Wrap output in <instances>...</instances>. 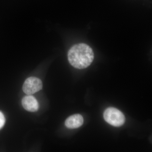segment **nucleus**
I'll return each instance as SVG.
<instances>
[{
  "label": "nucleus",
  "instance_id": "nucleus-2",
  "mask_svg": "<svg viewBox=\"0 0 152 152\" xmlns=\"http://www.w3.org/2000/svg\"><path fill=\"white\" fill-rule=\"evenodd\" d=\"M104 118L107 122L115 127L122 126L126 120L123 113L118 109L113 107L106 109L104 112Z\"/></svg>",
  "mask_w": 152,
  "mask_h": 152
},
{
  "label": "nucleus",
  "instance_id": "nucleus-3",
  "mask_svg": "<svg viewBox=\"0 0 152 152\" xmlns=\"http://www.w3.org/2000/svg\"><path fill=\"white\" fill-rule=\"evenodd\" d=\"M42 88V83L39 79L30 77L25 81L23 85L24 92L28 95H31L40 91Z\"/></svg>",
  "mask_w": 152,
  "mask_h": 152
},
{
  "label": "nucleus",
  "instance_id": "nucleus-5",
  "mask_svg": "<svg viewBox=\"0 0 152 152\" xmlns=\"http://www.w3.org/2000/svg\"><path fill=\"white\" fill-rule=\"evenodd\" d=\"M83 122V118L81 115L75 114L69 117L66 120L65 125L69 129H77L81 126Z\"/></svg>",
  "mask_w": 152,
  "mask_h": 152
},
{
  "label": "nucleus",
  "instance_id": "nucleus-6",
  "mask_svg": "<svg viewBox=\"0 0 152 152\" xmlns=\"http://www.w3.org/2000/svg\"><path fill=\"white\" fill-rule=\"evenodd\" d=\"M5 123V118L1 112H0V129L4 126Z\"/></svg>",
  "mask_w": 152,
  "mask_h": 152
},
{
  "label": "nucleus",
  "instance_id": "nucleus-1",
  "mask_svg": "<svg viewBox=\"0 0 152 152\" xmlns=\"http://www.w3.org/2000/svg\"><path fill=\"white\" fill-rule=\"evenodd\" d=\"M68 58L71 65L76 69H86L94 59L92 49L88 45L80 43L75 45L68 52Z\"/></svg>",
  "mask_w": 152,
  "mask_h": 152
},
{
  "label": "nucleus",
  "instance_id": "nucleus-4",
  "mask_svg": "<svg viewBox=\"0 0 152 152\" xmlns=\"http://www.w3.org/2000/svg\"><path fill=\"white\" fill-rule=\"evenodd\" d=\"M22 104L24 108L28 111L35 112L39 109V104L37 101L31 95H28L23 98Z\"/></svg>",
  "mask_w": 152,
  "mask_h": 152
}]
</instances>
